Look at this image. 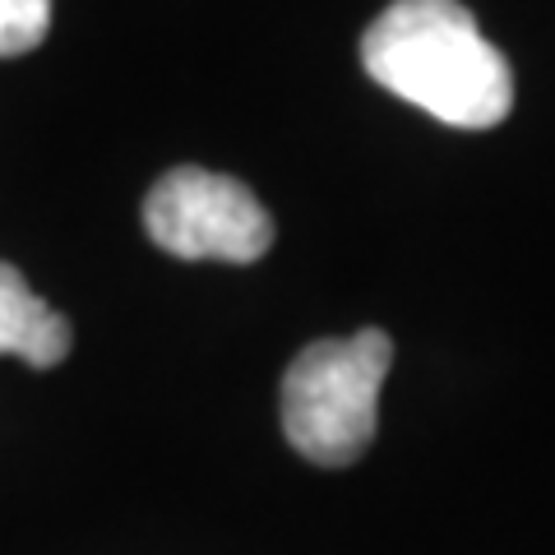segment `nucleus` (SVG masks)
Here are the masks:
<instances>
[{
    "label": "nucleus",
    "mask_w": 555,
    "mask_h": 555,
    "mask_svg": "<svg viewBox=\"0 0 555 555\" xmlns=\"http://www.w3.org/2000/svg\"><path fill=\"white\" fill-rule=\"evenodd\" d=\"M361 65L393 98L454 130H491L514 107V75L463 0H393L361 38Z\"/></svg>",
    "instance_id": "obj_1"
},
{
    "label": "nucleus",
    "mask_w": 555,
    "mask_h": 555,
    "mask_svg": "<svg viewBox=\"0 0 555 555\" xmlns=\"http://www.w3.org/2000/svg\"><path fill=\"white\" fill-rule=\"evenodd\" d=\"M389 366L393 338L385 328L301 347L283 375V430L292 449L320 467L357 463L375 440Z\"/></svg>",
    "instance_id": "obj_2"
},
{
    "label": "nucleus",
    "mask_w": 555,
    "mask_h": 555,
    "mask_svg": "<svg viewBox=\"0 0 555 555\" xmlns=\"http://www.w3.org/2000/svg\"><path fill=\"white\" fill-rule=\"evenodd\" d=\"M144 228L153 246L177 259L255 264L273 246V218L255 190L204 167H177L149 190Z\"/></svg>",
    "instance_id": "obj_3"
},
{
    "label": "nucleus",
    "mask_w": 555,
    "mask_h": 555,
    "mask_svg": "<svg viewBox=\"0 0 555 555\" xmlns=\"http://www.w3.org/2000/svg\"><path fill=\"white\" fill-rule=\"evenodd\" d=\"M69 320L33 297L24 273L0 259V357H20L33 371L61 366L69 352Z\"/></svg>",
    "instance_id": "obj_4"
},
{
    "label": "nucleus",
    "mask_w": 555,
    "mask_h": 555,
    "mask_svg": "<svg viewBox=\"0 0 555 555\" xmlns=\"http://www.w3.org/2000/svg\"><path fill=\"white\" fill-rule=\"evenodd\" d=\"M51 28V0H0V61L42 47Z\"/></svg>",
    "instance_id": "obj_5"
}]
</instances>
